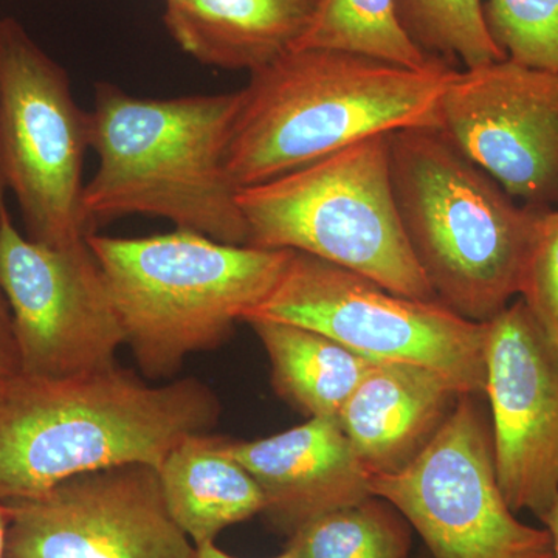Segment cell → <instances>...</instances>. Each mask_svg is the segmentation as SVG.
<instances>
[{"mask_svg":"<svg viewBox=\"0 0 558 558\" xmlns=\"http://www.w3.org/2000/svg\"><path fill=\"white\" fill-rule=\"evenodd\" d=\"M222 407L196 377L150 385L112 368L0 392V505L27 501L62 481L126 464L160 469L178 444L209 433Z\"/></svg>","mask_w":558,"mask_h":558,"instance_id":"obj_1","label":"cell"},{"mask_svg":"<svg viewBox=\"0 0 558 558\" xmlns=\"http://www.w3.org/2000/svg\"><path fill=\"white\" fill-rule=\"evenodd\" d=\"M458 70H424L343 51L290 50L250 72L231 126L226 168L238 190L407 128H440L439 105Z\"/></svg>","mask_w":558,"mask_h":558,"instance_id":"obj_2","label":"cell"},{"mask_svg":"<svg viewBox=\"0 0 558 558\" xmlns=\"http://www.w3.org/2000/svg\"><path fill=\"white\" fill-rule=\"evenodd\" d=\"M240 100V90L143 98L98 84L89 112L98 167L83 193L92 233L100 223L142 215L247 245L238 189L226 168Z\"/></svg>","mask_w":558,"mask_h":558,"instance_id":"obj_3","label":"cell"},{"mask_svg":"<svg viewBox=\"0 0 558 558\" xmlns=\"http://www.w3.org/2000/svg\"><path fill=\"white\" fill-rule=\"evenodd\" d=\"M392 194L436 300L488 323L519 295L542 209L517 204L440 128L389 132Z\"/></svg>","mask_w":558,"mask_h":558,"instance_id":"obj_4","label":"cell"},{"mask_svg":"<svg viewBox=\"0 0 558 558\" xmlns=\"http://www.w3.org/2000/svg\"><path fill=\"white\" fill-rule=\"evenodd\" d=\"M124 344L143 377L174 379L190 355L226 343L284 275L292 250L233 245L175 229L145 238L92 233Z\"/></svg>","mask_w":558,"mask_h":558,"instance_id":"obj_5","label":"cell"},{"mask_svg":"<svg viewBox=\"0 0 558 558\" xmlns=\"http://www.w3.org/2000/svg\"><path fill=\"white\" fill-rule=\"evenodd\" d=\"M248 244L336 264L414 300H436L403 231L389 167V134L238 190Z\"/></svg>","mask_w":558,"mask_h":558,"instance_id":"obj_6","label":"cell"},{"mask_svg":"<svg viewBox=\"0 0 558 558\" xmlns=\"http://www.w3.org/2000/svg\"><path fill=\"white\" fill-rule=\"evenodd\" d=\"M250 319L317 330L373 362L424 366L464 395L486 388L487 323L470 322L438 300H414L336 264L292 252L277 288Z\"/></svg>","mask_w":558,"mask_h":558,"instance_id":"obj_7","label":"cell"},{"mask_svg":"<svg viewBox=\"0 0 558 558\" xmlns=\"http://www.w3.org/2000/svg\"><path fill=\"white\" fill-rule=\"evenodd\" d=\"M90 113L64 69L20 22L0 20V185L13 193L27 236L50 247L86 240L83 165Z\"/></svg>","mask_w":558,"mask_h":558,"instance_id":"obj_8","label":"cell"},{"mask_svg":"<svg viewBox=\"0 0 558 558\" xmlns=\"http://www.w3.org/2000/svg\"><path fill=\"white\" fill-rule=\"evenodd\" d=\"M472 396L458 399L409 464L371 476V494L398 510L433 558H554L549 532L524 524L506 501Z\"/></svg>","mask_w":558,"mask_h":558,"instance_id":"obj_9","label":"cell"},{"mask_svg":"<svg viewBox=\"0 0 558 558\" xmlns=\"http://www.w3.org/2000/svg\"><path fill=\"white\" fill-rule=\"evenodd\" d=\"M0 189V292L9 304L21 376L61 380L117 365L119 315L87 238L50 247L14 227Z\"/></svg>","mask_w":558,"mask_h":558,"instance_id":"obj_10","label":"cell"},{"mask_svg":"<svg viewBox=\"0 0 558 558\" xmlns=\"http://www.w3.org/2000/svg\"><path fill=\"white\" fill-rule=\"evenodd\" d=\"M7 506L5 558H196L150 465L83 473Z\"/></svg>","mask_w":558,"mask_h":558,"instance_id":"obj_11","label":"cell"},{"mask_svg":"<svg viewBox=\"0 0 558 558\" xmlns=\"http://www.w3.org/2000/svg\"><path fill=\"white\" fill-rule=\"evenodd\" d=\"M440 130L524 207H558V73L506 60L465 69L439 105Z\"/></svg>","mask_w":558,"mask_h":558,"instance_id":"obj_12","label":"cell"},{"mask_svg":"<svg viewBox=\"0 0 558 558\" xmlns=\"http://www.w3.org/2000/svg\"><path fill=\"white\" fill-rule=\"evenodd\" d=\"M486 392L502 495L513 512H549L558 492V347L523 301L487 323Z\"/></svg>","mask_w":558,"mask_h":558,"instance_id":"obj_13","label":"cell"},{"mask_svg":"<svg viewBox=\"0 0 558 558\" xmlns=\"http://www.w3.org/2000/svg\"><path fill=\"white\" fill-rule=\"evenodd\" d=\"M222 450L256 481L263 515L286 537L325 513L374 497L371 473L337 418H307L264 439L222 438Z\"/></svg>","mask_w":558,"mask_h":558,"instance_id":"obj_14","label":"cell"},{"mask_svg":"<svg viewBox=\"0 0 558 558\" xmlns=\"http://www.w3.org/2000/svg\"><path fill=\"white\" fill-rule=\"evenodd\" d=\"M462 395L438 371L379 362L337 421L371 476L396 472L427 446Z\"/></svg>","mask_w":558,"mask_h":558,"instance_id":"obj_15","label":"cell"},{"mask_svg":"<svg viewBox=\"0 0 558 558\" xmlns=\"http://www.w3.org/2000/svg\"><path fill=\"white\" fill-rule=\"evenodd\" d=\"M322 0H174L163 22L180 49L211 68H264L295 49Z\"/></svg>","mask_w":558,"mask_h":558,"instance_id":"obj_16","label":"cell"},{"mask_svg":"<svg viewBox=\"0 0 558 558\" xmlns=\"http://www.w3.org/2000/svg\"><path fill=\"white\" fill-rule=\"evenodd\" d=\"M159 480L168 512L196 548L263 513L258 484L222 450L220 436L197 433L183 439L161 462Z\"/></svg>","mask_w":558,"mask_h":558,"instance_id":"obj_17","label":"cell"},{"mask_svg":"<svg viewBox=\"0 0 558 558\" xmlns=\"http://www.w3.org/2000/svg\"><path fill=\"white\" fill-rule=\"evenodd\" d=\"M247 325L266 349L271 388L307 418H339L360 381L379 363L303 326L270 319Z\"/></svg>","mask_w":558,"mask_h":558,"instance_id":"obj_18","label":"cell"},{"mask_svg":"<svg viewBox=\"0 0 558 558\" xmlns=\"http://www.w3.org/2000/svg\"><path fill=\"white\" fill-rule=\"evenodd\" d=\"M343 51L424 70L440 58L418 49L400 24L396 0H322L295 49Z\"/></svg>","mask_w":558,"mask_h":558,"instance_id":"obj_19","label":"cell"},{"mask_svg":"<svg viewBox=\"0 0 558 558\" xmlns=\"http://www.w3.org/2000/svg\"><path fill=\"white\" fill-rule=\"evenodd\" d=\"M409 523L381 498L325 513L286 543L292 558H409Z\"/></svg>","mask_w":558,"mask_h":558,"instance_id":"obj_20","label":"cell"},{"mask_svg":"<svg viewBox=\"0 0 558 558\" xmlns=\"http://www.w3.org/2000/svg\"><path fill=\"white\" fill-rule=\"evenodd\" d=\"M400 24L418 49L465 69L506 60L492 38L483 0H396Z\"/></svg>","mask_w":558,"mask_h":558,"instance_id":"obj_21","label":"cell"},{"mask_svg":"<svg viewBox=\"0 0 558 558\" xmlns=\"http://www.w3.org/2000/svg\"><path fill=\"white\" fill-rule=\"evenodd\" d=\"M484 14L509 60L558 73V0H487Z\"/></svg>","mask_w":558,"mask_h":558,"instance_id":"obj_22","label":"cell"},{"mask_svg":"<svg viewBox=\"0 0 558 558\" xmlns=\"http://www.w3.org/2000/svg\"><path fill=\"white\" fill-rule=\"evenodd\" d=\"M519 296L558 347V208L538 213Z\"/></svg>","mask_w":558,"mask_h":558,"instance_id":"obj_23","label":"cell"},{"mask_svg":"<svg viewBox=\"0 0 558 558\" xmlns=\"http://www.w3.org/2000/svg\"><path fill=\"white\" fill-rule=\"evenodd\" d=\"M21 376L20 354L14 339L13 319L0 292V392Z\"/></svg>","mask_w":558,"mask_h":558,"instance_id":"obj_24","label":"cell"},{"mask_svg":"<svg viewBox=\"0 0 558 558\" xmlns=\"http://www.w3.org/2000/svg\"><path fill=\"white\" fill-rule=\"evenodd\" d=\"M542 523L545 524L546 531L549 532L550 542H553V556L554 558H558V492L553 506H550L549 512L546 513Z\"/></svg>","mask_w":558,"mask_h":558,"instance_id":"obj_25","label":"cell"},{"mask_svg":"<svg viewBox=\"0 0 558 558\" xmlns=\"http://www.w3.org/2000/svg\"><path fill=\"white\" fill-rule=\"evenodd\" d=\"M196 558H238L230 556V554L223 553L220 550L215 543H207V545L197 546L196 548ZM274 558H292L288 550H282L279 556Z\"/></svg>","mask_w":558,"mask_h":558,"instance_id":"obj_26","label":"cell"},{"mask_svg":"<svg viewBox=\"0 0 558 558\" xmlns=\"http://www.w3.org/2000/svg\"><path fill=\"white\" fill-rule=\"evenodd\" d=\"M9 506L0 505V558H5L7 526H9Z\"/></svg>","mask_w":558,"mask_h":558,"instance_id":"obj_27","label":"cell"},{"mask_svg":"<svg viewBox=\"0 0 558 558\" xmlns=\"http://www.w3.org/2000/svg\"><path fill=\"white\" fill-rule=\"evenodd\" d=\"M174 2V0H165V3H171Z\"/></svg>","mask_w":558,"mask_h":558,"instance_id":"obj_28","label":"cell"},{"mask_svg":"<svg viewBox=\"0 0 558 558\" xmlns=\"http://www.w3.org/2000/svg\"><path fill=\"white\" fill-rule=\"evenodd\" d=\"M0 189H3V186H2V185H0Z\"/></svg>","mask_w":558,"mask_h":558,"instance_id":"obj_29","label":"cell"}]
</instances>
